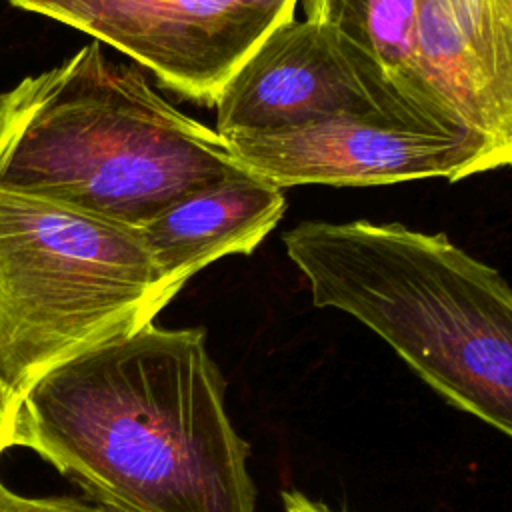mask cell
<instances>
[{
  "instance_id": "4fadbf2b",
  "label": "cell",
  "mask_w": 512,
  "mask_h": 512,
  "mask_svg": "<svg viewBox=\"0 0 512 512\" xmlns=\"http://www.w3.org/2000/svg\"><path fill=\"white\" fill-rule=\"evenodd\" d=\"M282 502H284V510L286 512H334L328 506L310 500L308 496H304L302 492L296 490H286L282 492Z\"/></svg>"
},
{
  "instance_id": "52a82bcc",
  "label": "cell",
  "mask_w": 512,
  "mask_h": 512,
  "mask_svg": "<svg viewBox=\"0 0 512 512\" xmlns=\"http://www.w3.org/2000/svg\"><path fill=\"white\" fill-rule=\"evenodd\" d=\"M236 162L274 186H384L504 168L512 154L478 134H432L374 120L336 118L226 140Z\"/></svg>"
},
{
  "instance_id": "6da1fadb",
  "label": "cell",
  "mask_w": 512,
  "mask_h": 512,
  "mask_svg": "<svg viewBox=\"0 0 512 512\" xmlns=\"http://www.w3.org/2000/svg\"><path fill=\"white\" fill-rule=\"evenodd\" d=\"M14 446L124 512L256 510L202 328L150 322L48 370L16 396Z\"/></svg>"
},
{
  "instance_id": "7c38bea8",
  "label": "cell",
  "mask_w": 512,
  "mask_h": 512,
  "mask_svg": "<svg viewBox=\"0 0 512 512\" xmlns=\"http://www.w3.org/2000/svg\"><path fill=\"white\" fill-rule=\"evenodd\" d=\"M14 404H16V394L12 392V388L8 386L0 370V454L8 448V434H10Z\"/></svg>"
},
{
  "instance_id": "8992f818",
  "label": "cell",
  "mask_w": 512,
  "mask_h": 512,
  "mask_svg": "<svg viewBox=\"0 0 512 512\" xmlns=\"http://www.w3.org/2000/svg\"><path fill=\"white\" fill-rule=\"evenodd\" d=\"M108 44L170 92L216 106L250 54L298 0H8Z\"/></svg>"
},
{
  "instance_id": "277c9868",
  "label": "cell",
  "mask_w": 512,
  "mask_h": 512,
  "mask_svg": "<svg viewBox=\"0 0 512 512\" xmlns=\"http://www.w3.org/2000/svg\"><path fill=\"white\" fill-rule=\"evenodd\" d=\"M174 296L136 228L0 188V370L16 396Z\"/></svg>"
},
{
  "instance_id": "30bf717a",
  "label": "cell",
  "mask_w": 512,
  "mask_h": 512,
  "mask_svg": "<svg viewBox=\"0 0 512 512\" xmlns=\"http://www.w3.org/2000/svg\"><path fill=\"white\" fill-rule=\"evenodd\" d=\"M306 20L326 24L376 60L392 82L448 132H466L418 66V0H302Z\"/></svg>"
},
{
  "instance_id": "3957f363",
  "label": "cell",
  "mask_w": 512,
  "mask_h": 512,
  "mask_svg": "<svg viewBox=\"0 0 512 512\" xmlns=\"http://www.w3.org/2000/svg\"><path fill=\"white\" fill-rule=\"evenodd\" d=\"M282 242L314 306L354 316L450 404L512 432V292L498 268L400 222L306 220Z\"/></svg>"
},
{
  "instance_id": "9c48e42d",
  "label": "cell",
  "mask_w": 512,
  "mask_h": 512,
  "mask_svg": "<svg viewBox=\"0 0 512 512\" xmlns=\"http://www.w3.org/2000/svg\"><path fill=\"white\" fill-rule=\"evenodd\" d=\"M286 212L280 186L248 172L172 200L136 232L170 292L230 254H250Z\"/></svg>"
},
{
  "instance_id": "ba28073f",
  "label": "cell",
  "mask_w": 512,
  "mask_h": 512,
  "mask_svg": "<svg viewBox=\"0 0 512 512\" xmlns=\"http://www.w3.org/2000/svg\"><path fill=\"white\" fill-rule=\"evenodd\" d=\"M418 66L462 130L512 154V0H418Z\"/></svg>"
},
{
  "instance_id": "7a4b0ae2",
  "label": "cell",
  "mask_w": 512,
  "mask_h": 512,
  "mask_svg": "<svg viewBox=\"0 0 512 512\" xmlns=\"http://www.w3.org/2000/svg\"><path fill=\"white\" fill-rule=\"evenodd\" d=\"M246 172L216 130L100 42L0 94V188L138 228L172 200Z\"/></svg>"
},
{
  "instance_id": "8fae6325",
  "label": "cell",
  "mask_w": 512,
  "mask_h": 512,
  "mask_svg": "<svg viewBox=\"0 0 512 512\" xmlns=\"http://www.w3.org/2000/svg\"><path fill=\"white\" fill-rule=\"evenodd\" d=\"M0 512H124L102 502L72 496H28L10 488L0 476Z\"/></svg>"
},
{
  "instance_id": "5b68a950",
  "label": "cell",
  "mask_w": 512,
  "mask_h": 512,
  "mask_svg": "<svg viewBox=\"0 0 512 512\" xmlns=\"http://www.w3.org/2000/svg\"><path fill=\"white\" fill-rule=\"evenodd\" d=\"M214 108L222 140L336 118L464 134L438 124L340 32L306 18L278 26L230 78Z\"/></svg>"
}]
</instances>
